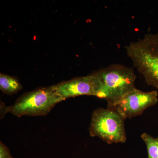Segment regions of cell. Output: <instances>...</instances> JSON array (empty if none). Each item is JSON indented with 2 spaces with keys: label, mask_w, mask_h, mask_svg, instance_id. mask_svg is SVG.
<instances>
[{
  "label": "cell",
  "mask_w": 158,
  "mask_h": 158,
  "mask_svg": "<svg viewBox=\"0 0 158 158\" xmlns=\"http://www.w3.org/2000/svg\"><path fill=\"white\" fill-rule=\"evenodd\" d=\"M126 49L133 65L146 83L158 90V32L130 43Z\"/></svg>",
  "instance_id": "cell-1"
},
{
  "label": "cell",
  "mask_w": 158,
  "mask_h": 158,
  "mask_svg": "<svg viewBox=\"0 0 158 158\" xmlns=\"http://www.w3.org/2000/svg\"><path fill=\"white\" fill-rule=\"evenodd\" d=\"M101 88L100 98L108 104L115 102L136 88V76L133 69L114 64L95 73Z\"/></svg>",
  "instance_id": "cell-2"
},
{
  "label": "cell",
  "mask_w": 158,
  "mask_h": 158,
  "mask_svg": "<svg viewBox=\"0 0 158 158\" xmlns=\"http://www.w3.org/2000/svg\"><path fill=\"white\" fill-rule=\"evenodd\" d=\"M62 99L52 86L38 88L23 94L14 104L5 107V113L21 117L47 115Z\"/></svg>",
  "instance_id": "cell-3"
},
{
  "label": "cell",
  "mask_w": 158,
  "mask_h": 158,
  "mask_svg": "<svg viewBox=\"0 0 158 158\" xmlns=\"http://www.w3.org/2000/svg\"><path fill=\"white\" fill-rule=\"evenodd\" d=\"M124 120L113 109H97L92 114L89 128L90 135L98 137L108 144L124 143L127 139Z\"/></svg>",
  "instance_id": "cell-4"
},
{
  "label": "cell",
  "mask_w": 158,
  "mask_h": 158,
  "mask_svg": "<svg viewBox=\"0 0 158 158\" xmlns=\"http://www.w3.org/2000/svg\"><path fill=\"white\" fill-rule=\"evenodd\" d=\"M158 96L156 90L144 92L136 88L115 102L108 104V108L115 110L125 119L131 118L155 105Z\"/></svg>",
  "instance_id": "cell-5"
},
{
  "label": "cell",
  "mask_w": 158,
  "mask_h": 158,
  "mask_svg": "<svg viewBox=\"0 0 158 158\" xmlns=\"http://www.w3.org/2000/svg\"><path fill=\"white\" fill-rule=\"evenodd\" d=\"M63 100L80 95H92L101 97V88L95 73L90 75L75 78L52 86Z\"/></svg>",
  "instance_id": "cell-6"
},
{
  "label": "cell",
  "mask_w": 158,
  "mask_h": 158,
  "mask_svg": "<svg viewBox=\"0 0 158 158\" xmlns=\"http://www.w3.org/2000/svg\"><path fill=\"white\" fill-rule=\"evenodd\" d=\"M22 88V85L15 78L4 74L0 75V90L3 93L11 95Z\"/></svg>",
  "instance_id": "cell-7"
},
{
  "label": "cell",
  "mask_w": 158,
  "mask_h": 158,
  "mask_svg": "<svg viewBox=\"0 0 158 158\" xmlns=\"http://www.w3.org/2000/svg\"><path fill=\"white\" fill-rule=\"evenodd\" d=\"M141 138L147 147L148 158H158V138H155L146 133Z\"/></svg>",
  "instance_id": "cell-8"
},
{
  "label": "cell",
  "mask_w": 158,
  "mask_h": 158,
  "mask_svg": "<svg viewBox=\"0 0 158 158\" xmlns=\"http://www.w3.org/2000/svg\"><path fill=\"white\" fill-rule=\"evenodd\" d=\"M0 158H13L9 148L2 141L0 142Z\"/></svg>",
  "instance_id": "cell-9"
}]
</instances>
